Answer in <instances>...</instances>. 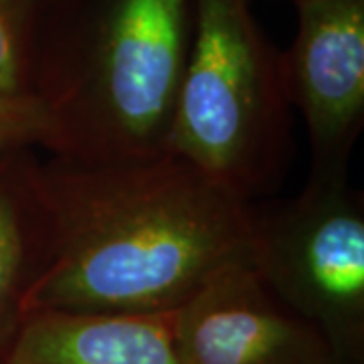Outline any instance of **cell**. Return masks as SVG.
I'll return each mask as SVG.
<instances>
[{
	"mask_svg": "<svg viewBox=\"0 0 364 364\" xmlns=\"http://www.w3.org/2000/svg\"><path fill=\"white\" fill-rule=\"evenodd\" d=\"M49 259L25 314H170L249 263V205L168 150L39 164Z\"/></svg>",
	"mask_w": 364,
	"mask_h": 364,
	"instance_id": "1",
	"label": "cell"
},
{
	"mask_svg": "<svg viewBox=\"0 0 364 364\" xmlns=\"http://www.w3.org/2000/svg\"><path fill=\"white\" fill-rule=\"evenodd\" d=\"M188 39L191 0H43L33 95L51 156L164 152Z\"/></svg>",
	"mask_w": 364,
	"mask_h": 364,
	"instance_id": "2",
	"label": "cell"
},
{
	"mask_svg": "<svg viewBox=\"0 0 364 364\" xmlns=\"http://www.w3.org/2000/svg\"><path fill=\"white\" fill-rule=\"evenodd\" d=\"M282 53L253 0H191V39L166 150L243 200L272 191L289 160Z\"/></svg>",
	"mask_w": 364,
	"mask_h": 364,
	"instance_id": "3",
	"label": "cell"
},
{
	"mask_svg": "<svg viewBox=\"0 0 364 364\" xmlns=\"http://www.w3.org/2000/svg\"><path fill=\"white\" fill-rule=\"evenodd\" d=\"M249 267L342 363L364 364V198L348 172L310 170L296 196L249 207Z\"/></svg>",
	"mask_w": 364,
	"mask_h": 364,
	"instance_id": "4",
	"label": "cell"
},
{
	"mask_svg": "<svg viewBox=\"0 0 364 364\" xmlns=\"http://www.w3.org/2000/svg\"><path fill=\"white\" fill-rule=\"evenodd\" d=\"M282 53L289 107L304 119L312 172H348L364 124V0H304Z\"/></svg>",
	"mask_w": 364,
	"mask_h": 364,
	"instance_id": "5",
	"label": "cell"
},
{
	"mask_svg": "<svg viewBox=\"0 0 364 364\" xmlns=\"http://www.w3.org/2000/svg\"><path fill=\"white\" fill-rule=\"evenodd\" d=\"M174 338L182 364H344L243 261L225 265L174 312Z\"/></svg>",
	"mask_w": 364,
	"mask_h": 364,
	"instance_id": "6",
	"label": "cell"
},
{
	"mask_svg": "<svg viewBox=\"0 0 364 364\" xmlns=\"http://www.w3.org/2000/svg\"><path fill=\"white\" fill-rule=\"evenodd\" d=\"M2 364H182L170 314H26Z\"/></svg>",
	"mask_w": 364,
	"mask_h": 364,
	"instance_id": "7",
	"label": "cell"
},
{
	"mask_svg": "<svg viewBox=\"0 0 364 364\" xmlns=\"http://www.w3.org/2000/svg\"><path fill=\"white\" fill-rule=\"evenodd\" d=\"M37 170L28 150L0 154V364L23 326L26 296L49 259V219Z\"/></svg>",
	"mask_w": 364,
	"mask_h": 364,
	"instance_id": "8",
	"label": "cell"
},
{
	"mask_svg": "<svg viewBox=\"0 0 364 364\" xmlns=\"http://www.w3.org/2000/svg\"><path fill=\"white\" fill-rule=\"evenodd\" d=\"M43 0H0V91L33 95Z\"/></svg>",
	"mask_w": 364,
	"mask_h": 364,
	"instance_id": "9",
	"label": "cell"
},
{
	"mask_svg": "<svg viewBox=\"0 0 364 364\" xmlns=\"http://www.w3.org/2000/svg\"><path fill=\"white\" fill-rule=\"evenodd\" d=\"M49 119L35 95L0 91V154L45 146Z\"/></svg>",
	"mask_w": 364,
	"mask_h": 364,
	"instance_id": "10",
	"label": "cell"
},
{
	"mask_svg": "<svg viewBox=\"0 0 364 364\" xmlns=\"http://www.w3.org/2000/svg\"><path fill=\"white\" fill-rule=\"evenodd\" d=\"M289 2H294V4H298V2H304V0H289Z\"/></svg>",
	"mask_w": 364,
	"mask_h": 364,
	"instance_id": "11",
	"label": "cell"
}]
</instances>
